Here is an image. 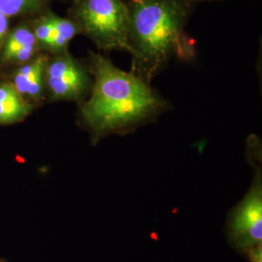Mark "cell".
I'll return each instance as SVG.
<instances>
[{
	"instance_id": "obj_1",
	"label": "cell",
	"mask_w": 262,
	"mask_h": 262,
	"mask_svg": "<svg viewBox=\"0 0 262 262\" xmlns=\"http://www.w3.org/2000/svg\"><path fill=\"white\" fill-rule=\"evenodd\" d=\"M93 86L81 105V120L94 142L127 134L156 121L170 109L159 91L101 54L91 55Z\"/></svg>"
},
{
	"instance_id": "obj_2",
	"label": "cell",
	"mask_w": 262,
	"mask_h": 262,
	"mask_svg": "<svg viewBox=\"0 0 262 262\" xmlns=\"http://www.w3.org/2000/svg\"><path fill=\"white\" fill-rule=\"evenodd\" d=\"M129 13L130 72L147 83L173 59L196 56L187 26L196 0H125Z\"/></svg>"
},
{
	"instance_id": "obj_3",
	"label": "cell",
	"mask_w": 262,
	"mask_h": 262,
	"mask_svg": "<svg viewBox=\"0 0 262 262\" xmlns=\"http://www.w3.org/2000/svg\"><path fill=\"white\" fill-rule=\"evenodd\" d=\"M73 20L98 50L129 53V13L125 0H75Z\"/></svg>"
},
{
	"instance_id": "obj_4",
	"label": "cell",
	"mask_w": 262,
	"mask_h": 262,
	"mask_svg": "<svg viewBox=\"0 0 262 262\" xmlns=\"http://www.w3.org/2000/svg\"><path fill=\"white\" fill-rule=\"evenodd\" d=\"M227 235L235 249L244 253L262 245V174L258 163L252 186L229 216Z\"/></svg>"
},
{
	"instance_id": "obj_5",
	"label": "cell",
	"mask_w": 262,
	"mask_h": 262,
	"mask_svg": "<svg viewBox=\"0 0 262 262\" xmlns=\"http://www.w3.org/2000/svg\"><path fill=\"white\" fill-rule=\"evenodd\" d=\"M45 82L53 99L84 102L93 86V75L90 66L85 67L62 52L48 59Z\"/></svg>"
},
{
	"instance_id": "obj_6",
	"label": "cell",
	"mask_w": 262,
	"mask_h": 262,
	"mask_svg": "<svg viewBox=\"0 0 262 262\" xmlns=\"http://www.w3.org/2000/svg\"><path fill=\"white\" fill-rule=\"evenodd\" d=\"M48 58L40 56L28 66L19 69L15 76V88L20 94L32 97L40 96L45 84Z\"/></svg>"
},
{
	"instance_id": "obj_7",
	"label": "cell",
	"mask_w": 262,
	"mask_h": 262,
	"mask_svg": "<svg viewBox=\"0 0 262 262\" xmlns=\"http://www.w3.org/2000/svg\"><path fill=\"white\" fill-rule=\"evenodd\" d=\"M30 108L12 84L0 85V123H10L24 118Z\"/></svg>"
},
{
	"instance_id": "obj_8",
	"label": "cell",
	"mask_w": 262,
	"mask_h": 262,
	"mask_svg": "<svg viewBox=\"0 0 262 262\" xmlns=\"http://www.w3.org/2000/svg\"><path fill=\"white\" fill-rule=\"evenodd\" d=\"M52 35L46 49L56 54L66 52L69 42L81 32V29L73 19L60 18L56 15H52Z\"/></svg>"
},
{
	"instance_id": "obj_9",
	"label": "cell",
	"mask_w": 262,
	"mask_h": 262,
	"mask_svg": "<svg viewBox=\"0 0 262 262\" xmlns=\"http://www.w3.org/2000/svg\"><path fill=\"white\" fill-rule=\"evenodd\" d=\"M43 0H0V13L7 18L40 9Z\"/></svg>"
},
{
	"instance_id": "obj_10",
	"label": "cell",
	"mask_w": 262,
	"mask_h": 262,
	"mask_svg": "<svg viewBox=\"0 0 262 262\" xmlns=\"http://www.w3.org/2000/svg\"><path fill=\"white\" fill-rule=\"evenodd\" d=\"M37 41L34 36V33L27 28H19L15 29L7 39L4 50L3 56L12 53L13 51L28 46V45H36Z\"/></svg>"
},
{
	"instance_id": "obj_11",
	"label": "cell",
	"mask_w": 262,
	"mask_h": 262,
	"mask_svg": "<svg viewBox=\"0 0 262 262\" xmlns=\"http://www.w3.org/2000/svg\"><path fill=\"white\" fill-rule=\"evenodd\" d=\"M52 30H53L52 14L51 15L48 14L39 20L35 30L33 32L37 43L44 48H47L52 35Z\"/></svg>"
},
{
	"instance_id": "obj_12",
	"label": "cell",
	"mask_w": 262,
	"mask_h": 262,
	"mask_svg": "<svg viewBox=\"0 0 262 262\" xmlns=\"http://www.w3.org/2000/svg\"><path fill=\"white\" fill-rule=\"evenodd\" d=\"M35 50H36V45L24 46V47L13 51L12 53H10L8 55L3 56V58L6 61H16V62L27 61L31 56L34 55Z\"/></svg>"
},
{
	"instance_id": "obj_13",
	"label": "cell",
	"mask_w": 262,
	"mask_h": 262,
	"mask_svg": "<svg viewBox=\"0 0 262 262\" xmlns=\"http://www.w3.org/2000/svg\"><path fill=\"white\" fill-rule=\"evenodd\" d=\"M250 262H262V245H259L245 253Z\"/></svg>"
},
{
	"instance_id": "obj_14",
	"label": "cell",
	"mask_w": 262,
	"mask_h": 262,
	"mask_svg": "<svg viewBox=\"0 0 262 262\" xmlns=\"http://www.w3.org/2000/svg\"><path fill=\"white\" fill-rule=\"evenodd\" d=\"M7 28H8V18L2 13H0V44L2 43L3 39L6 35Z\"/></svg>"
},
{
	"instance_id": "obj_15",
	"label": "cell",
	"mask_w": 262,
	"mask_h": 262,
	"mask_svg": "<svg viewBox=\"0 0 262 262\" xmlns=\"http://www.w3.org/2000/svg\"><path fill=\"white\" fill-rule=\"evenodd\" d=\"M215 1H222V0H196L197 3H201V2H215Z\"/></svg>"
}]
</instances>
